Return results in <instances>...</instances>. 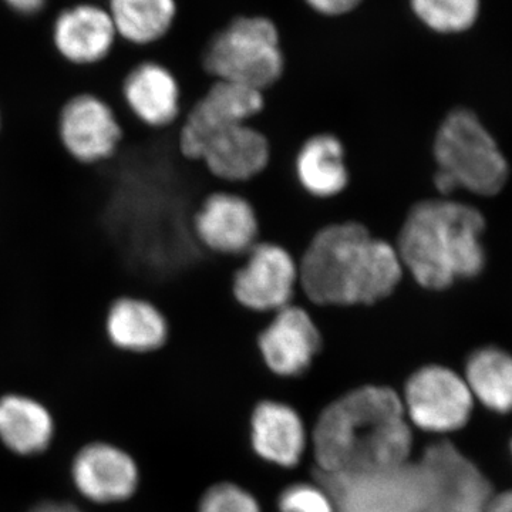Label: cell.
Segmentation results:
<instances>
[{"label": "cell", "instance_id": "obj_10", "mask_svg": "<svg viewBox=\"0 0 512 512\" xmlns=\"http://www.w3.org/2000/svg\"><path fill=\"white\" fill-rule=\"evenodd\" d=\"M298 293V261L271 242L259 241L249 249L232 278L235 301L258 315H272L292 305Z\"/></svg>", "mask_w": 512, "mask_h": 512}, {"label": "cell", "instance_id": "obj_2", "mask_svg": "<svg viewBox=\"0 0 512 512\" xmlns=\"http://www.w3.org/2000/svg\"><path fill=\"white\" fill-rule=\"evenodd\" d=\"M298 268L295 302L311 306L377 305L392 296L406 276L394 244L352 221L316 232Z\"/></svg>", "mask_w": 512, "mask_h": 512}, {"label": "cell", "instance_id": "obj_12", "mask_svg": "<svg viewBox=\"0 0 512 512\" xmlns=\"http://www.w3.org/2000/svg\"><path fill=\"white\" fill-rule=\"evenodd\" d=\"M120 40L104 2L82 0L56 13L50 25V45L67 66L93 69L113 56Z\"/></svg>", "mask_w": 512, "mask_h": 512}, {"label": "cell", "instance_id": "obj_25", "mask_svg": "<svg viewBox=\"0 0 512 512\" xmlns=\"http://www.w3.org/2000/svg\"><path fill=\"white\" fill-rule=\"evenodd\" d=\"M278 512H338L332 495L323 485H289L278 498Z\"/></svg>", "mask_w": 512, "mask_h": 512}, {"label": "cell", "instance_id": "obj_19", "mask_svg": "<svg viewBox=\"0 0 512 512\" xmlns=\"http://www.w3.org/2000/svg\"><path fill=\"white\" fill-rule=\"evenodd\" d=\"M308 431L302 417L289 404L262 400L251 416V444L266 463L293 468L308 447Z\"/></svg>", "mask_w": 512, "mask_h": 512}, {"label": "cell", "instance_id": "obj_7", "mask_svg": "<svg viewBox=\"0 0 512 512\" xmlns=\"http://www.w3.org/2000/svg\"><path fill=\"white\" fill-rule=\"evenodd\" d=\"M400 397L410 426L434 434L463 429L476 402L464 377L443 365L417 369Z\"/></svg>", "mask_w": 512, "mask_h": 512}, {"label": "cell", "instance_id": "obj_24", "mask_svg": "<svg viewBox=\"0 0 512 512\" xmlns=\"http://www.w3.org/2000/svg\"><path fill=\"white\" fill-rule=\"evenodd\" d=\"M417 18L434 32L461 33L480 15L481 0H410Z\"/></svg>", "mask_w": 512, "mask_h": 512}, {"label": "cell", "instance_id": "obj_4", "mask_svg": "<svg viewBox=\"0 0 512 512\" xmlns=\"http://www.w3.org/2000/svg\"><path fill=\"white\" fill-rule=\"evenodd\" d=\"M431 157L434 168L447 174L458 191L480 197L498 194L507 184L510 165L480 117L466 107L447 111L440 121Z\"/></svg>", "mask_w": 512, "mask_h": 512}, {"label": "cell", "instance_id": "obj_22", "mask_svg": "<svg viewBox=\"0 0 512 512\" xmlns=\"http://www.w3.org/2000/svg\"><path fill=\"white\" fill-rule=\"evenodd\" d=\"M120 42L148 47L161 42L177 18L175 0H104Z\"/></svg>", "mask_w": 512, "mask_h": 512}, {"label": "cell", "instance_id": "obj_21", "mask_svg": "<svg viewBox=\"0 0 512 512\" xmlns=\"http://www.w3.org/2000/svg\"><path fill=\"white\" fill-rule=\"evenodd\" d=\"M55 433L52 414L43 404L20 394L0 399V440L19 456H33L49 447Z\"/></svg>", "mask_w": 512, "mask_h": 512}, {"label": "cell", "instance_id": "obj_32", "mask_svg": "<svg viewBox=\"0 0 512 512\" xmlns=\"http://www.w3.org/2000/svg\"><path fill=\"white\" fill-rule=\"evenodd\" d=\"M511 450H512V443H511Z\"/></svg>", "mask_w": 512, "mask_h": 512}, {"label": "cell", "instance_id": "obj_6", "mask_svg": "<svg viewBox=\"0 0 512 512\" xmlns=\"http://www.w3.org/2000/svg\"><path fill=\"white\" fill-rule=\"evenodd\" d=\"M56 138L74 164L96 168L119 156L126 127L107 97L94 90H77L57 110Z\"/></svg>", "mask_w": 512, "mask_h": 512}, {"label": "cell", "instance_id": "obj_23", "mask_svg": "<svg viewBox=\"0 0 512 512\" xmlns=\"http://www.w3.org/2000/svg\"><path fill=\"white\" fill-rule=\"evenodd\" d=\"M464 380L485 409L512 413V355L495 346H485L468 356Z\"/></svg>", "mask_w": 512, "mask_h": 512}, {"label": "cell", "instance_id": "obj_9", "mask_svg": "<svg viewBox=\"0 0 512 512\" xmlns=\"http://www.w3.org/2000/svg\"><path fill=\"white\" fill-rule=\"evenodd\" d=\"M264 93L241 84L212 80L201 97L185 110L178 124L181 156L200 160L202 147L214 134L238 124L251 123L264 109Z\"/></svg>", "mask_w": 512, "mask_h": 512}, {"label": "cell", "instance_id": "obj_27", "mask_svg": "<svg viewBox=\"0 0 512 512\" xmlns=\"http://www.w3.org/2000/svg\"><path fill=\"white\" fill-rule=\"evenodd\" d=\"M13 15L22 19H33L49 8L50 0H0Z\"/></svg>", "mask_w": 512, "mask_h": 512}, {"label": "cell", "instance_id": "obj_16", "mask_svg": "<svg viewBox=\"0 0 512 512\" xmlns=\"http://www.w3.org/2000/svg\"><path fill=\"white\" fill-rule=\"evenodd\" d=\"M72 477L79 493L97 504L128 500L140 480L133 457L107 443L83 447L74 458Z\"/></svg>", "mask_w": 512, "mask_h": 512}, {"label": "cell", "instance_id": "obj_11", "mask_svg": "<svg viewBox=\"0 0 512 512\" xmlns=\"http://www.w3.org/2000/svg\"><path fill=\"white\" fill-rule=\"evenodd\" d=\"M429 512H485L491 484L476 464L450 443L427 448L419 461Z\"/></svg>", "mask_w": 512, "mask_h": 512}, {"label": "cell", "instance_id": "obj_1", "mask_svg": "<svg viewBox=\"0 0 512 512\" xmlns=\"http://www.w3.org/2000/svg\"><path fill=\"white\" fill-rule=\"evenodd\" d=\"M312 446L325 476H373L404 466L413 433L402 397L373 384L346 393L320 414Z\"/></svg>", "mask_w": 512, "mask_h": 512}, {"label": "cell", "instance_id": "obj_20", "mask_svg": "<svg viewBox=\"0 0 512 512\" xmlns=\"http://www.w3.org/2000/svg\"><path fill=\"white\" fill-rule=\"evenodd\" d=\"M293 171L299 187L316 200L339 197L349 185L346 150L333 134H315L303 141L296 153Z\"/></svg>", "mask_w": 512, "mask_h": 512}, {"label": "cell", "instance_id": "obj_28", "mask_svg": "<svg viewBox=\"0 0 512 512\" xmlns=\"http://www.w3.org/2000/svg\"><path fill=\"white\" fill-rule=\"evenodd\" d=\"M305 2L323 15L338 16L355 9L362 0H305Z\"/></svg>", "mask_w": 512, "mask_h": 512}, {"label": "cell", "instance_id": "obj_31", "mask_svg": "<svg viewBox=\"0 0 512 512\" xmlns=\"http://www.w3.org/2000/svg\"><path fill=\"white\" fill-rule=\"evenodd\" d=\"M99 2H104V0H99Z\"/></svg>", "mask_w": 512, "mask_h": 512}, {"label": "cell", "instance_id": "obj_30", "mask_svg": "<svg viewBox=\"0 0 512 512\" xmlns=\"http://www.w3.org/2000/svg\"><path fill=\"white\" fill-rule=\"evenodd\" d=\"M30 512H83L76 507V505L67 504V503H42L36 505Z\"/></svg>", "mask_w": 512, "mask_h": 512}, {"label": "cell", "instance_id": "obj_17", "mask_svg": "<svg viewBox=\"0 0 512 512\" xmlns=\"http://www.w3.org/2000/svg\"><path fill=\"white\" fill-rule=\"evenodd\" d=\"M271 158L268 138L251 123L214 134L202 147L200 163L222 184H245L264 173Z\"/></svg>", "mask_w": 512, "mask_h": 512}, {"label": "cell", "instance_id": "obj_3", "mask_svg": "<svg viewBox=\"0 0 512 512\" xmlns=\"http://www.w3.org/2000/svg\"><path fill=\"white\" fill-rule=\"evenodd\" d=\"M484 231V215L468 202L426 198L410 208L394 247L414 284L447 292L484 271Z\"/></svg>", "mask_w": 512, "mask_h": 512}, {"label": "cell", "instance_id": "obj_26", "mask_svg": "<svg viewBox=\"0 0 512 512\" xmlns=\"http://www.w3.org/2000/svg\"><path fill=\"white\" fill-rule=\"evenodd\" d=\"M198 512H262L258 500L234 483L212 485L202 495Z\"/></svg>", "mask_w": 512, "mask_h": 512}, {"label": "cell", "instance_id": "obj_13", "mask_svg": "<svg viewBox=\"0 0 512 512\" xmlns=\"http://www.w3.org/2000/svg\"><path fill=\"white\" fill-rule=\"evenodd\" d=\"M255 343L266 369L285 379L308 373L323 350L318 323L305 305L296 302L272 313Z\"/></svg>", "mask_w": 512, "mask_h": 512}, {"label": "cell", "instance_id": "obj_18", "mask_svg": "<svg viewBox=\"0 0 512 512\" xmlns=\"http://www.w3.org/2000/svg\"><path fill=\"white\" fill-rule=\"evenodd\" d=\"M104 329L114 348L138 355L163 349L171 336L165 313L150 299L137 295H120L107 305Z\"/></svg>", "mask_w": 512, "mask_h": 512}, {"label": "cell", "instance_id": "obj_29", "mask_svg": "<svg viewBox=\"0 0 512 512\" xmlns=\"http://www.w3.org/2000/svg\"><path fill=\"white\" fill-rule=\"evenodd\" d=\"M485 512H512V490L493 494Z\"/></svg>", "mask_w": 512, "mask_h": 512}, {"label": "cell", "instance_id": "obj_15", "mask_svg": "<svg viewBox=\"0 0 512 512\" xmlns=\"http://www.w3.org/2000/svg\"><path fill=\"white\" fill-rule=\"evenodd\" d=\"M191 228L205 251L225 258H242L259 242L255 208L237 192L208 194L192 215Z\"/></svg>", "mask_w": 512, "mask_h": 512}, {"label": "cell", "instance_id": "obj_14", "mask_svg": "<svg viewBox=\"0 0 512 512\" xmlns=\"http://www.w3.org/2000/svg\"><path fill=\"white\" fill-rule=\"evenodd\" d=\"M119 97L128 119L147 130H170L184 116L180 79L173 67L160 60L133 64L120 80Z\"/></svg>", "mask_w": 512, "mask_h": 512}, {"label": "cell", "instance_id": "obj_5", "mask_svg": "<svg viewBox=\"0 0 512 512\" xmlns=\"http://www.w3.org/2000/svg\"><path fill=\"white\" fill-rule=\"evenodd\" d=\"M201 69L222 80L265 93L284 76L286 57L275 23L238 18L215 33L201 53Z\"/></svg>", "mask_w": 512, "mask_h": 512}, {"label": "cell", "instance_id": "obj_8", "mask_svg": "<svg viewBox=\"0 0 512 512\" xmlns=\"http://www.w3.org/2000/svg\"><path fill=\"white\" fill-rule=\"evenodd\" d=\"M338 512H429L419 464L373 476H323Z\"/></svg>", "mask_w": 512, "mask_h": 512}]
</instances>
